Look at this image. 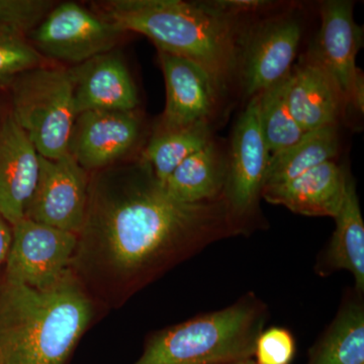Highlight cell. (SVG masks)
<instances>
[{"label": "cell", "mask_w": 364, "mask_h": 364, "mask_svg": "<svg viewBox=\"0 0 364 364\" xmlns=\"http://www.w3.org/2000/svg\"><path fill=\"white\" fill-rule=\"evenodd\" d=\"M234 236L223 196L181 202L139 158L90 173L71 269L100 308H121L172 268Z\"/></svg>", "instance_id": "6da1fadb"}, {"label": "cell", "mask_w": 364, "mask_h": 364, "mask_svg": "<svg viewBox=\"0 0 364 364\" xmlns=\"http://www.w3.org/2000/svg\"><path fill=\"white\" fill-rule=\"evenodd\" d=\"M95 13L124 33L145 36L158 52L202 67L223 90L240 63L243 32L238 16L212 2L182 0H107L95 2Z\"/></svg>", "instance_id": "7a4b0ae2"}, {"label": "cell", "mask_w": 364, "mask_h": 364, "mask_svg": "<svg viewBox=\"0 0 364 364\" xmlns=\"http://www.w3.org/2000/svg\"><path fill=\"white\" fill-rule=\"evenodd\" d=\"M100 309L71 268L46 289L1 279V364H68Z\"/></svg>", "instance_id": "3957f363"}, {"label": "cell", "mask_w": 364, "mask_h": 364, "mask_svg": "<svg viewBox=\"0 0 364 364\" xmlns=\"http://www.w3.org/2000/svg\"><path fill=\"white\" fill-rule=\"evenodd\" d=\"M268 318L267 304L254 293L233 305L152 333L133 364H220L253 358Z\"/></svg>", "instance_id": "277c9868"}, {"label": "cell", "mask_w": 364, "mask_h": 364, "mask_svg": "<svg viewBox=\"0 0 364 364\" xmlns=\"http://www.w3.org/2000/svg\"><path fill=\"white\" fill-rule=\"evenodd\" d=\"M7 90L9 109L40 156L56 159L68 153L77 114L67 68L42 64L16 76Z\"/></svg>", "instance_id": "5b68a950"}, {"label": "cell", "mask_w": 364, "mask_h": 364, "mask_svg": "<svg viewBox=\"0 0 364 364\" xmlns=\"http://www.w3.org/2000/svg\"><path fill=\"white\" fill-rule=\"evenodd\" d=\"M269 156L261 132L256 95L235 126L222 193L238 235H248L264 226L259 202Z\"/></svg>", "instance_id": "8992f818"}, {"label": "cell", "mask_w": 364, "mask_h": 364, "mask_svg": "<svg viewBox=\"0 0 364 364\" xmlns=\"http://www.w3.org/2000/svg\"><path fill=\"white\" fill-rule=\"evenodd\" d=\"M124 33L95 11L68 1L55 6L28 43L44 58L75 66L116 49Z\"/></svg>", "instance_id": "52a82bcc"}, {"label": "cell", "mask_w": 364, "mask_h": 364, "mask_svg": "<svg viewBox=\"0 0 364 364\" xmlns=\"http://www.w3.org/2000/svg\"><path fill=\"white\" fill-rule=\"evenodd\" d=\"M77 234L23 218L11 226V242L2 279L46 289L71 268Z\"/></svg>", "instance_id": "ba28073f"}, {"label": "cell", "mask_w": 364, "mask_h": 364, "mask_svg": "<svg viewBox=\"0 0 364 364\" xmlns=\"http://www.w3.org/2000/svg\"><path fill=\"white\" fill-rule=\"evenodd\" d=\"M90 176L69 153L56 159L40 156L39 177L25 218L78 234L87 208Z\"/></svg>", "instance_id": "9c48e42d"}, {"label": "cell", "mask_w": 364, "mask_h": 364, "mask_svg": "<svg viewBox=\"0 0 364 364\" xmlns=\"http://www.w3.org/2000/svg\"><path fill=\"white\" fill-rule=\"evenodd\" d=\"M301 38V25L289 16L270 18L243 32L240 63L248 97L268 90L289 75Z\"/></svg>", "instance_id": "30bf717a"}, {"label": "cell", "mask_w": 364, "mask_h": 364, "mask_svg": "<svg viewBox=\"0 0 364 364\" xmlns=\"http://www.w3.org/2000/svg\"><path fill=\"white\" fill-rule=\"evenodd\" d=\"M135 111H90L76 117L68 153L88 173L123 161L141 136Z\"/></svg>", "instance_id": "8fae6325"}, {"label": "cell", "mask_w": 364, "mask_h": 364, "mask_svg": "<svg viewBox=\"0 0 364 364\" xmlns=\"http://www.w3.org/2000/svg\"><path fill=\"white\" fill-rule=\"evenodd\" d=\"M76 114L135 111L138 91L123 56L116 49L67 68Z\"/></svg>", "instance_id": "7c38bea8"}, {"label": "cell", "mask_w": 364, "mask_h": 364, "mask_svg": "<svg viewBox=\"0 0 364 364\" xmlns=\"http://www.w3.org/2000/svg\"><path fill=\"white\" fill-rule=\"evenodd\" d=\"M40 171V155L7 109L0 114V215L11 226L25 218Z\"/></svg>", "instance_id": "4fadbf2b"}, {"label": "cell", "mask_w": 364, "mask_h": 364, "mask_svg": "<svg viewBox=\"0 0 364 364\" xmlns=\"http://www.w3.org/2000/svg\"><path fill=\"white\" fill-rule=\"evenodd\" d=\"M166 87V105L157 130H176L208 123L214 109V81L202 67L181 57L158 52Z\"/></svg>", "instance_id": "5bb4252c"}, {"label": "cell", "mask_w": 364, "mask_h": 364, "mask_svg": "<svg viewBox=\"0 0 364 364\" xmlns=\"http://www.w3.org/2000/svg\"><path fill=\"white\" fill-rule=\"evenodd\" d=\"M363 33L353 18V4L326 1L321 9V28L315 51L310 55L331 76L344 102L350 98L360 69L355 65Z\"/></svg>", "instance_id": "9a60e30c"}, {"label": "cell", "mask_w": 364, "mask_h": 364, "mask_svg": "<svg viewBox=\"0 0 364 364\" xmlns=\"http://www.w3.org/2000/svg\"><path fill=\"white\" fill-rule=\"evenodd\" d=\"M349 177L331 160L282 186L263 188L261 196L294 214L334 219L343 203Z\"/></svg>", "instance_id": "2e32d148"}, {"label": "cell", "mask_w": 364, "mask_h": 364, "mask_svg": "<svg viewBox=\"0 0 364 364\" xmlns=\"http://www.w3.org/2000/svg\"><path fill=\"white\" fill-rule=\"evenodd\" d=\"M343 102L331 76L312 57L301 59L289 72L287 104L305 133L335 126Z\"/></svg>", "instance_id": "e0dca14e"}, {"label": "cell", "mask_w": 364, "mask_h": 364, "mask_svg": "<svg viewBox=\"0 0 364 364\" xmlns=\"http://www.w3.org/2000/svg\"><path fill=\"white\" fill-rule=\"evenodd\" d=\"M334 220L336 228L328 245L318 254L315 272L326 277L338 270H347L353 277V289L364 294V222L351 176Z\"/></svg>", "instance_id": "ac0fdd59"}, {"label": "cell", "mask_w": 364, "mask_h": 364, "mask_svg": "<svg viewBox=\"0 0 364 364\" xmlns=\"http://www.w3.org/2000/svg\"><path fill=\"white\" fill-rule=\"evenodd\" d=\"M306 364H364L363 294L347 289L336 316L309 350Z\"/></svg>", "instance_id": "d6986e66"}, {"label": "cell", "mask_w": 364, "mask_h": 364, "mask_svg": "<svg viewBox=\"0 0 364 364\" xmlns=\"http://www.w3.org/2000/svg\"><path fill=\"white\" fill-rule=\"evenodd\" d=\"M226 174L227 162L210 141L182 161L164 186L170 196L181 202H208L222 198Z\"/></svg>", "instance_id": "ffe728a7"}, {"label": "cell", "mask_w": 364, "mask_h": 364, "mask_svg": "<svg viewBox=\"0 0 364 364\" xmlns=\"http://www.w3.org/2000/svg\"><path fill=\"white\" fill-rule=\"evenodd\" d=\"M338 148L335 126L308 132L294 145L270 155L263 188L282 186L322 163L331 161Z\"/></svg>", "instance_id": "44dd1931"}, {"label": "cell", "mask_w": 364, "mask_h": 364, "mask_svg": "<svg viewBox=\"0 0 364 364\" xmlns=\"http://www.w3.org/2000/svg\"><path fill=\"white\" fill-rule=\"evenodd\" d=\"M210 141L208 123L176 130H157L140 159L149 165L158 181L164 184L182 161Z\"/></svg>", "instance_id": "7402d4cb"}, {"label": "cell", "mask_w": 364, "mask_h": 364, "mask_svg": "<svg viewBox=\"0 0 364 364\" xmlns=\"http://www.w3.org/2000/svg\"><path fill=\"white\" fill-rule=\"evenodd\" d=\"M287 80L289 75L258 93L260 128L270 155L287 149L306 134L289 111Z\"/></svg>", "instance_id": "603a6c76"}, {"label": "cell", "mask_w": 364, "mask_h": 364, "mask_svg": "<svg viewBox=\"0 0 364 364\" xmlns=\"http://www.w3.org/2000/svg\"><path fill=\"white\" fill-rule=\"evenodd\" d=\"M56 4L51 0H0V33L28 42Z\"/></svg>", "instance_id": "cb8c5ba5"}, {"label": "cell", "mask_w": 364, "mask_h": 364, "mask_svg": "<svg viewBox=\"0 0 364 364\" xmlns=\"http://www.w3.org/2000/svg\"><path fill=\"white\" fill-rule=\"evenodd\" d=\"M44 64V57L28 41L0 33V90L16 76Z\"/></svg>", "instance_id": "d4e9b609"}, {"label": "cell", "mask_w": 364, "mask_h": 364, "mask_svg": "<svg viewBox=\"0 0 364 364\" xmlns=\"http://www.w3.org/2000/svg\"><path fill=\"white\" fill-rule=\"evenodd\" d=\"M296 355V340L287 328L272 326L263 329L254 347L256 364H291Z\"/></svg>", "instance_id": "484cf974"}, {"label": "cell", "mask_w": 364, "mask_h": 364, "mask_svg": "<svg viewBox=\"0 0 364 364\" xmlns=\"http://www.w3.org/2000/svg\"><path fill=\"white\" fill-rule=\"evenodd\" d=\"M215 4L230 14L238 16L239 14L248 13V11H255L258 9H263L264 6H269L270 2L267 1H254V0H244V1H233V0H228V1H215Z\"/></svg>", "instance_id": "4316f807"}, {"label": "cell", "mask_w": 364, "mask_h": 364, "mask_svg": "<svg viewBox=\"0 0 364 364\" xmlns=\"http://www.w3.org/2000/svg\"><path fill=\"white\" fill-rule=\"evenodd\" d=\"M11 242V226L0 215V270L6 264Z\"/></svg>", "instance_id": "83f0119b"}, {"label": "cell", "mask_w": 364, "mask_h": 364, "mask_svg": "<svg viewBox=\"0 0 364 364\" xmlns=\"http://www.w3.org/2000/svg\"><path fill=\"white\" fill-rule=\"evenodd\" d=\"M220 364H256L253 358L241 359V360L228 361V363Z\"/></svg>", "instance_id": "f1b7e54d"}, {"label": "cell", "mask_w": 364, "mask_h": 364, "mask_svg": "<svg viewBox=\"0 0 364 364\" xmlns=\"http://www.w3.org/2000/svg\"><path fill=\"white\" fill-rule=\"evenodd\" d=\"M1 112H2V107H1V104H0V114H1Z\"/></svg>", "instance_id": "f546056e"}, {"label": "cell", "mask_w": 364, "mask_h": 364, "mask_svg": "<svg viewBox=\"0 0 364 364\" xmlns=\"http://www.w3.org/2000/svg\"><path fill=\"white\" fill-rule=\"evenodd\" d=\"M0 364H1V358H0Z\"/></svg>", "instance_id": "4dcf8cb0"}]
</instances>
